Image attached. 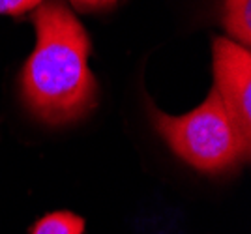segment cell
<instances>
[{"label":"cell","mask_w":251,"mask_h":234,"mask_svg":"<svg viewBox=\"0 0 251 234\" xmlns=\"http://www.w3.org/2000/svg\"><path fill=\"white\" fill-rule=\"evenodd\" d=\"M225 26L244 47L250 45L251 0H227L225 2Z\"/></svg>","instance_id":"obj_4"},{"label":"cell","mask_w":251,"mask_h":234,"mask_svg":"<svg viewBox=\"0 0 251 234\" xmlns=\"http://www.w3.org/2000/svg\"><path fill=\"white\" fill-rule=\"evenodd\" d=\"M154 113V124L182 160L206 172L229 169L250 156L251 140L244 137L234 118L212 90L204 103L182 117Z\"/></svg>","instance_id":"obj_2"},{"label":"cell","mask_w":251,"mask_h":234,"mask_svg":"<svg viewBox=\"0 0 251 234\" xmlns=\"http://www.w3.org/2000/svg\"><path fill=\"white\" fill-rule=\"evenodd\" d=\"M216 92L244 137L251 140V56L248 47L218 38L214 43Z\"/></svg>","instance_id":"obj_3"},{"label":"cell","mask_w":251,"mask_h":234,"mask_svg":"<svg viewBox=\"0 0 251 234\" xmlns=\"http://www.w3.org/2000/svg\"><path fill=\"white\" fill-rule=\"evenodd\" d=\"M43 0H0V13L6 15H23L40 6Z\"/></svg>","instance_id":"obj_6"},{"label":"cell","mask_w":251,"mask_h":234,"mask_svg":"<svg viewBox=\"0 0 251 234\" xmlns=\"http://www.w3.org/2000/svg\"><path fill=\"white\" fill-rule=\"evenodd\" d=\"M38 42L23 70V92L30 109L49 124H66L94 105L96 81L88 68L90 42L58 0L34 13Z\"/></svg>","instance_id":"obj_1"},{"label":"cell","mask_w":251,"mask_h":234,"mask_svg":"<svg viewBox=\"0 0 251 234\" xmlns=\"http://www.w3.org/2000/svg\"><path fill=\"white\" fill-rule=\"evenodd\" d=\"M84 221L72 212H54L42 217L30 234H83Z\"/></svg>","instance_id":"obj_5"},{"label":"cell","mask_w":251,"mask_h":234,"mask_svg":"<svg viewBox=\"0 0 251 234\" xmlns=\"http://www.w3.org/2000/svg\"><path fill=\"white\" fill-rule=\"evenodd\" d=\"M75 6L84 8V10H92V8H103V6H111L116 0H72Z\"/></svg>","instance_id":"obj_7"}]
</instances>
